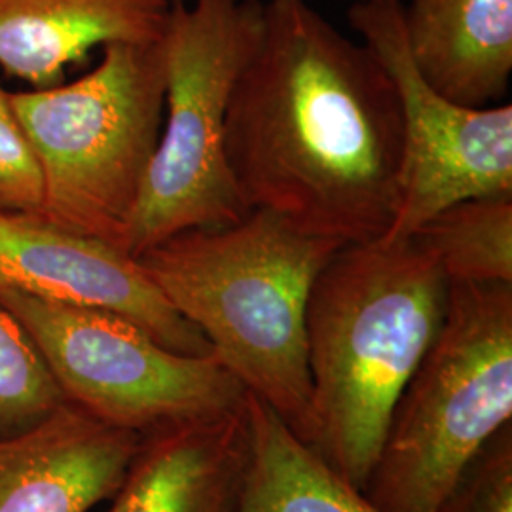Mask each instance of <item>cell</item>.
I'll use <instances>...</instances> for the list:
<instances>
[{
	"label": "cell",
	"mask_w": 512,
	"mask_h": 512,
	"mask_svg": "<svg viewBox=\"0 0 512 512\" xmlns=\"http://www.w3.org/2000/svg\"><path fill=\"white\" fill-rule=\"evenodd\" d=\"M412 238L439 260L450 281L512 283V194L454 203Z\"/></svg>",
	"instance_id": "15"
},
{
	"label": "cell",
	"mask_w": 512,
	"mask_h": 512,
	"mask_svg": "<svg viewBox=\"0 0 512 512\" xmlns=\"http://www.w3.org/2000/svg\"><path fill=\"white\" fill-rule=\"evenodd\" d=\"M512 421V283L450 281L439 334L393 408L363 494L382 512H437Z\"/></svg>",
	"instance_id": "4"
},
{
	"label": "cell",
	"mask_w": 512,
	"mask_h": 512,
	"mask_svg": "<svg viewBox=\"0 0 512 512\" xmlns=\"http://www.w3.org/2000/svg\"><path fill=\"white\" fill-rule=\"evenodd\" d=\"M403 145L401 99L376 55L308 0L266 2L226 114V160L243 205L313 238L382 239Z\"/></svg>",
	"instance_id": "1"
},
{
	"label": "cell",
	"mask_w": 512,
	"mask_h": 512,
	"mask_svg": "<svg viewBox=\"0 0 512 512\" xmlns=\"http://www.w3.org/2000/svg\"><path fill=\"white\" fill-rule=\"evenodd\" d=\"M404 37L423 80L463 107H492L512 74V0H410Z\"/></svg>",
	"instance_id": "13"
},
{
	"label": "cell",
	"mask_w": 512,
	"mask_h": 512,
	"mask_svg": "<svg viewBox=\"0 0 512 512\" xmlns=\"http://www.w3.org/2000/svg\"><path fill=\"white\" fill-rule=\"evenodd\" d=\"M0 306L29 332L67 403L147 439L245 408L247 389L215 355H183L112 311L0 287Z\"/></svg>",
	"instance_id": "7"
},
{
	"label": "cell",
	"mask_w": 512,
	"mask_h": 512,
	"mask_svg": "<svg viewBox=\"0 0 512 512\" xmlns=\"http://www.w3.org/2000/svg\"><path fill=\"white\" fill-rule=\"evenodd\" d=\"M63 403L29 332L0 306V439L35 427Z\"/></svg>",
	"instance_id": "16"
},
{
	"label": "cell",
	"mask_w": 512,
	"mask_h": 512,
	"mask_svg": "<svg viewBox=\"0 0 512 512\" xmlns=\"http://www.w3.org/2000/svg\"><path fill=\"white\" fill-rule=\"evenodd\" d=\"M437 512H512V421L467 463Z\"/></svg>",
	"instance_id": "17"
},
{
	"label": "cell",
	"mask_w": 512,
	"mask_h": 512,
	"mask_svg": "<svg viewBox=\"0 0 512 512\" xmlns=\"http://www.w3.org/2000/svg\"><path fill=\"white\" fill-rule=\"evenodd\" d=\"M0 287L50 302L112 311L183 355L213 348L150 281L135 256L37 213L0 209Z\"/></svg>",
	"instance_id": "9"
},
{
	"label": "cell",
	"mask_w": 512,
	"mask_h": 512,
	"mask_svg": "<svg viewBox=\"0 0 512 512\" xmlns=\"http://www.w3.org/2000/svg\"><path fill=\"white\" fill-rule=\"evenodd\" d=\"M258 0H171L162 37L165 126L148 165L124 251L139 256L184 230L236 224L249 209L226 160V114L255 52Z\"/></svg>",
	"instance_id": "6"
},
{
	"label": "cell",
	"mask_w": 512,
	"mask_h": 512,
	"mask_svg": "<svg viewBox=\"0 0 512 512\" xmlns=\"http://www.w3.org/2000/svg\"><path fill=\"white\" fill-rule=\"evenodd\" d=\"M448 293L439 260L414 238L342 245L313 281L311 448L361 492L393 408L439 334Z\"/></svg>",
	"instance_id": "2"
},
{
	"label": "cell",
	"mask_w": 512,
	"mask_h": 512,
	"mask_svg": "<svg viewBox=\"0 0 512 512\" xmlns=\"http://www.w3.org/2000/svg\"><path fill=\"white\" fill-rule=\"evenodd\" d=\"M101 50L82 78L10 101L40 167V215L124 251L164 124V48Z\"/></svg>",
	"instance_id": "5"
},
{
	"label": "cell",
	"mask_w": 512,
	"mask_h": 512,
	"mask_svg": "<svg viewBox=\"0 0 512 512\" xmlns=\"http://www.w3.org/2000/svg\"><path fill=\"white\" fill-rule=\"evenodd\" d=\"M349 2H389V0H349Z\"/></svg>",
	"instance_id": "19"
},
{
	"label": "cell",
	"mask_w": 512,
	"mask_h": 512,
	"mask_svg": "<svg viewBox=\"0 0 512 512\" xmlns=\"http://www.w3.org/2000/svg\"><path fill=\"white\" fill-rule=\"evenodd\" d=\"M247 465L245 408L167 429L143 439L109 512H236Z\"/></svg>",
	"instance_id": "12"
},
{
	"label": "cell",
	"mask_w": 512,
	"mask_h": 512,
	"mask_svg": "<svg viewBox=\"0 0 512 512\" xmlns=\"http://www.w3.org/2000/svg\"><path fill=\"white\" fill-rule=\"evenodd\" d=\"M169 8L171 0H0V67L33 90L54 88L93 48L160 42Z\"/></svg>",
	"instance_id": "11"
},
{
	"label": "cell",
	"mask_w": 512,
	"mask_h": 512,
	"mask_svg": "<svg viewBox=\"0 0 512 512\" xmlns=\"http://www.w3.org/2000/svg\"><path fill=\"white\" fill-rule=\"evenodd\" d=\"M340 247L253 209L236 224L184 230L135 258L220 363L311 448L306 308Z\"/></svg>",
	"instance_id": "3"
},
{
	"label": "cell",
	"mask_w": 512,
	"mask_h": 512,
	"mask_svg": "<svg viewBox=\"0 0 512 512\" xmlns=\"http://www.w3.org/2000/svg\"><path fill=\"white\" fill-rule=\"evenodd\" d=\"M143 437L65 403L0 439V512H90L122 486Z\"/></svg>",
	"instance_id": "10"
},
{
	"label": "cell",
	"mask_w": 512,
	"mask_h": 512,
	"mask_svg": "<svg viewBox=\"0 0 512 512\" xmlns=\"http://www.w3.org/2000/svg\"><path fill=\"white\" fill-rule=\"evenodd\" d=\"M349 25L391 76L403 109V167L395 217L382 239L412 238L454 203L512 194V105L463 107L418 73L403 2H355Z\"/></svg>",
	"instance_id": "8"
},
{
	"label": "cell",
	"mask_w": 512,
	"mask_h": 512,
	"mask_svg": "<svg viewBox=\"0 0 512 512\" xmlns=\"http://www.w3.org/2000/svg\"><path fill=\"white\" fill-rule=\"evenodd\" d=\"M0 209L42 211V175L37 156L19 124L10 92L0 86Z\"/></svg>",
	"instance_id": "18"
},
{
	"label": "cell",
	"mask_w": 512,
	"mask_h": 512,
	"mask_svg": "<svg viewBox=\"0 0 512 512\" xmlns=\"http://www.w3.org/2000/svg\"><path fill=\"white\" fill-rule=\"evenodd\" d=\"M249 465L236 512H382L247 391Z\"/></svg>",
	"instance_id": "14"
}]
</instances>
